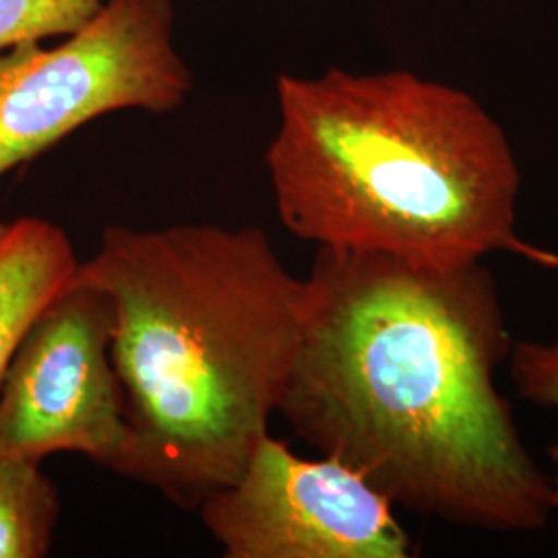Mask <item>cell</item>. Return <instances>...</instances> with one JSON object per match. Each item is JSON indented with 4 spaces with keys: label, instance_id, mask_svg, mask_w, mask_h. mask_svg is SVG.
I'll return each instance as SVG.
<instances>
[{
    "label": "cell",
    "instance_id": "1",
    "mask_svg": "<svg viewBox=\"0 0 558 558\" xmlns=\"http://www.w3.org/2000/svg\"><path fill=\"white\" fill-rule=\"evenodd\" d=\"M513 348L484 260L461 267L319 248L279 416L396 509L493 534L553 518L497 371Z\"/></svg>",
    "mask_w": 558,
    "mask_h": 558
},
{
    "label": "cell",
    "instance_id": "2",
    "mask_svg": "<svg viewBox=\"0 0 558 558\" xmlns=\"http://www.w3.org/2000/svg\"><path fill=\"white\" fill-rule=\"evenodd\" d=\"M75 279L114 306L129 422L120 476L197 509L269 435L299 356L306 278L260 228L180 223L106 228Z\"/></svg>",
    "mask_w": 558,
    "mask_h": 558
},
{
    "label": "cell",
    "instance_id": "3",
    "mask_svg": "<svg viewBox=\"0 0 558 558\" xmlns=\"http://www.w3.org/2000/svg\"><path fill=\"white\" fill-rule=\"evenodd\" d=\"M265 166L281 226L319 248L461 267L505 251L558 269L519 239L518 160L468 92L396 69L279 75Z\"/></svg>",
    "mask_w": 558,
    "mask_h": 558
},
{
    "label": "cell",
    "instance_id": "4",
    "mask_svg": "<svg viewBox=\"0 0 558 558\" xmlns=\"http://www.w3.org/2000/svg\"><path fill=\"white\" fill-rule=\"evenodd\" d=\"M174 0H104L57 46L0 52V179L81 126L120 110L174 112L193 71L174 38Z\"/></svg>",
    "mask_w": 558,
    "mask_h": 558
},
{
    "label": "cell",
    "instance_id": "5",
    "mask_svg": "<svg viewBox=\"0 0 558 558\" xmlns=\"http://www.w3.org/2000/svg\"><path fill=\"white\" fill-rule=\"evenodd\" d=\"M112 333V300L73 276L29 325L2 377L0 456L41 463L77 453L119 474L129 422Z\"/></svg>",
    "mask_w": 558,
    "mask_h": 558
},
{
    "label": "cell",
    "instance_id": "6",
    "mask_svg": "<svg viewBox=\"0 0 558 558\" xmlns=\"http://www.w3.org/2000/svg\"><path fill=\"white\" fill-rule=\"evenodd\" d=\"M226 558H408L396 507L338 459L263 437L232 484L199 507Z\"/></svg>",
    "mask_w": 558,
    "mask_h": 558
},
{
    "label": "cell",
    "instance_id": "7",
    "mask_svg": "<svg viewBox=\"0 0 558 558\" xmlns=\"http://www.w3.org/2000/svg\"><path fill=\"white\" fill-rule=\"evenodd\" d=\"M81 260L54 221H9L0 240V383L44 306L73 279Z\"/></svg>",
    "mask_w": 558,
    "mask_h": 558
},
{
    "label": "cell",
    "instance_id": "8",
    "mask_svg": "<svg viewBox=\"0 0 558 558\" xmlns=\"http://www.w3.org/2000/svg\"><path fill=\"white\" fill-rule=\"evenodd\" d=\"M59 518V490L40 461L0 456V558L48 557Z\"/></svg>",
    "mask_w": 558,
    "mask_h": 558
},
{
    "label": "cell",
    "instance_id": "9",
    "mask_svg": "<svg viewBox=\"0 0 558 558\" xmlns=\"http://www.w3.org/2000/svg\"><path fill=\"white\" fill-rule=\"evenodd\" d=\"M104 0H0V52L64 38L92 20Z\"/></svg>",
    "mask_w": 558,
    "mask_h": 558
},
{
    "label": "cell",
    "instance_id": "10",
    "mask_svg": "<svg viewBox=\"0 0 558 558\" xmlns=\"http://www.w3.org/2000/svg\"><path fill=\"white\" fill-rule=\"evenodd\" d=\"M509 366L521 398L558 412V339L513 341ZM550 458L557 465V476L550 480V484L553 511L558 513V445L550 449Z\"/></svg>",
    "mask_w": 558,
    "mask_h": 558
},
{
    "label": "cell",
    "instance_id": "11",
    "mask_svg": "<svg viewBox=\"0 0 558 558\" xmlns=\"http://www.w3.org/2000/svg\"><path fill=\"white\" fill-rule=\"evenodd\" d=\"M7 228H9V223H7V221H0V240H2V236H4Z\"/></svg>",
    "mask_w": 558,
    "mask_h": 558
}]
</instances>
